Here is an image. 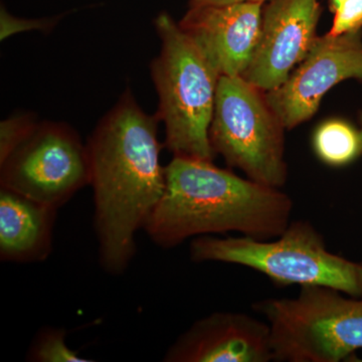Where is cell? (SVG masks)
I'll list each match as a JSON object with an SVG mask.
<instances>
[{"label": "cell", "instance_id": "6da1fadb", "mask_svg": "<svg viewBox=\"0 0 362 362\" xmlns=\"http://www.w3.org/2000/svg\"><path fill=\"white\" fill-rule=\"evenodd\" d=\"M159 122L127 90L88 141L99 262L112 275L127 270L136 233L144 230L165 189Z\"/></svg>", "mask_w": 362, "mask_h": 362}, {"label": "cell", "instance_id": "7a4b0ae2", "mask_svg": "<svg viewBox=\"0 0 362 362\" xmlns=\"http://www.w3.org/2000/svg\"><path fill=\"white\" fill-rule=\"evenodd\" d=\"M291 197L214 165V161L173 156L165 166V189L144 230L162 249L209 233L235 232L272 240L285 232Z\"/></svg>", "mask_w": 362, "mask_h": 362}, {"label": "cell", "instance_id": "3957f363", "mask_svg": "<svg viewBox=\"0 0 362 362\" xmlns=\"http://www.w3.org/2000/svg\"><path fill=\"white\" fill-rule=\"evenodd\" d=\"M189 255L195 263L247 267L278 287L323 286L362 297V264L330 252L322 235L306 221L290 223L282 235L271 240L201 235L192 240Z\"/></svg>", "mask_w": 362, "mask_h": 362}, {"label": "cell", "instance_id": "277c9868", "mask_svg": "<svg viewBox=\"0 0 362 362\" xmlns=\"http://www.w3.org/2000/svg\"><path fill=\"white\" fill-rule=\"evenodd\" d=\"M161 51L151 65L159 97L158 117L165 126L166 148L173 156L214 161L209 141L221 76L168 13L154 21Z\"/></svg>", "mask_w": 362, "mask_h": 362}, {"label": "cell", "instance_id": "5b68a950", "mask_svg": "<svg viewBox=\"0 0 362 362\" xmlns=\"http://www.w3.org/2000/svg\"><path fill=\"white\" fill-rule=\"evenodd\" d=\"M303 286L299 295L252 307L270 326L274 361L339 362L362 349V297Z\"/></svg>", "mask_w": 362, "mask_h": 362}, {"label": "cell", "instance_id": "8992f818", "mask_svg": "<svg viewBox=\"0 0 362 362\" xmlns=\"http://www.w3.org/2000/svg\"><path fill=\"white\" fill-rule=\"evenodd\" d=\"M266 92L243 77L218 80L209 141L214 153L250 180L281 188L288 178L285 131Z\"/></svg>", "mask_w": 362, "mask_h": 362}, {"label": "cell", "instance_id": "52a82bcc", "mask_svg": "<svg viewBox=\"0 0 362 362\" xmlns=\"http://www.w3.org/2000/svg\"><path fill=\"white\" fill-rule=\"evenodd\" d=\"M90 181L89 152L63 123H37L0 162V185L59 209Z\"/></svg>", "mask_w": 362, "mask_h": 362}, {"label": "cell", "instance_id": "ba28073f", "mask_svg": "<svg viewBox=\"0 0 362 362\" xmlns=\"http://www.w3.org/2000/svg\"><path fill=\"white\" fill-rule=\"evenodd\" d=\"M349 78L362 81V30L317 37L310 52L267 100L286 129L310 120L328 90Z\"/></svg>", "mask_w": 362, "mask_h": 362}, {"label": "cell", "instance_id": "9c48e42d", "mask_svg": "<svg viewBox=\"0 0 362 362\" xmlns=\"http://www.w3.org/2000/svg\"><path fill=\"white\" fill-rule=\"evenodd\" d=\"M321 13L319 0L264 4L258 44L243 78L266 93L280 87L310 52Z\"/></svg>", "mask_w": 362, "mask_h": 362}, {"label": "cell", "instance_id": "30bf717a", "mask_svg": "<svg viewBox=\"0 0 362 362\" xmlns=\"http://www.w3.org/2000/svg\"><path fill=\"white\" fill-rule=\"evenodd\" d=\"M263 6H189L178 25L221 77H243L258 44Z\"/></svg>", "mask_w": 362, "mask_h": 362}, {"label": "cell", "instance_id": "8fae6325", "mask_svg": "<svg viewBox=\"0 0 362 362\" xmlns=\"http://www.w3.org/2000/svg\"><path fill=\"white\" fill-rule=\"evenodd\" d=\"M165 362L274 361L270 326L240 312L195 321L166 351Z\"/></svg>", "mask_w": 362, "mask_h": 362}, {"label": "cell", "instance_id": "7c38bea8", "mask_svg": "<svg viewBox=\"0 0 362 362\" xmlns=\"http://www.w3.org/2000/svg\"><path fill=\"white\" fill-rule=\"evenodd\" d=\"M54 207L1 187L0 259L11 263L42 262L51 255Z\"/></svg>", "mask_w": 362, "mask_h": 362}, {"label": "cell", "instance_id": "4fadbf2b", "mask_svg": "<svg viewBox=\"0 0 362 362\" xmlns=\"http://www.w3.org/2000/svg\"><path fill=\"white\" fill-rule=\"evenodd\" d=\"M312 147L326 165L344 168L362 156L361 131L345 119H327L314 130Z\"/></svg>", "mask_w": 362, "mask_h": 362}, {"label": "cell", "instance_id": "5bb4252c", "mask_svg": "<svg viewBox=\"0 0 362 362\" xmlns=\"http://www.w3.org/2000/svg\"><path fill=\"white\" fill-rule=\"evenodd\" d=\"M66 334V331L59 328H42L30 345L26 359L33 362H92L68 346Z\"/></svg>", "mask_w": 362, "mask_h": 362}, {"label": "cell", "instance_id": "9a60e30c", "mask_svg": "<svg viewBox=\"0 0 362 362\" xmlns=\"http://www.w3.org/2000/svg\"><path fill=\"white\" fill-rule=\"evenodd\" d=\"M37 124L30 115L11 117L2 121L0 125V162L25 141Z\"/></svg>", "mask_w": 362, "mask_h": 362}, {"label": "cell", "instance_id": "2e32d148", "mask_svg": "<svg viewBox=\"0 0 362 362\" xmlns=\"http://www.w3.org/2000/svg\"><path fill=\"white\" fill-rule=\"evenodd\" d=\"M333 13L332 25L327 33L331 37L362 30V0H344Z\"/></svg>", "mask_w": 362, "mask_h": 362}, {"label": "cell", "instance_id": "e0dca14e", "mask_svg": "<svg viewBox=\"0 0 362 362\" xmlns=\"http://www.w3.org/2000/svg\"><path fill=\"white\" fill-rule=\"evenodd\" d=\"M269 0H189V6H225V4H239V2H255L266 4Z\"/></svg>", "mask_w": 362, "mask_h": 362}, {"label": "cell", "instance_id": "ac0fdd59", "mask_svg": "<svg viewBox=\"0 0 362 362\" xmlns=\"http://www.w3.org/2000/svg\"><path fill=\"white\" fill-rule=\"evenodd\" d=\"M343 1H344V0H328L331 13H335L338 7L341 6Z\"/></svg>", "mask_w": 362, "mask_h": 362}, {"label": "cell", "instance_id": "d6986e66", "mask_svg": "<svg viewBox=\"0 0 362 362\" xmlns=\"http://www.w3.org/2000/svg\"><path fill=\"white\" fill-rule=\"evenodd\" d=\"M358 123H359V129H361V134H362V111L359 112V114H358Z\"/></svg>", "mask_w": 362, "mask_h": 362}]
</instances>
